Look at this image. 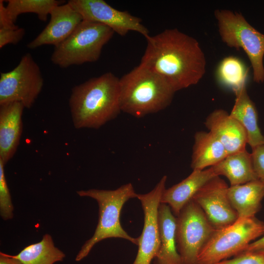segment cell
<instances>
[{
  "label": "cell",
  "instance_id": "1",
  "mask_svg": "<svg viewBox=\"0 0 264 264\" xmlns=\"http://www.w3.org/2000/svg\"><path fill=\"white\" fill-rule=\"evenodd\" d=\"M140 64L164 78L176 91L197 84L206 72L204 53L198 42L176 28L146 38Z\"/></svg>",
  "mask_w": 264,
  "mask_h": 264
},
{
  "label": "cell",
  "instance_id": "2",
  "mask_svg": "<svg viewBox=\"0 0 264 264\" xmlns=\"http://www.w3.org/2000/svg\"><path fill=\"white\" fill-rule=\"evenodd\" d=\"M68 105L76 129L100 128L121 111L119 79L108 72L76 85Z\"/></svg>",
  "mask_w": 264,
  "mask_h": 264
},
{
  "label": "cell",
  "instance_id": "3",
  "mask_svg": "<svg viewBox=\"0 0 264 264\" xmlns=\"http://www.w3.org/2000/svg\"><path fill=\"white\" fill-rule=\"evenodd\" d=\"M176 92L164 78L139 64L119 79L121 110L137 118L160 111Z\"/></svg>",
  "mask_w": 264,
  "mask_h": 264
},
{
  "label": "cell",
  "instance_id": "4",
  "mask_svg": "<svg viewBox=\"0 0 264 264\" xmlns=\"http://www.w3.org/2000/svg\"><path fill=\"white\" fill-rule=\"evenodd\" d=\"M80 197H88L96 200L99 206V220L93 236L82 246L75 260L80 261L86 257L94 245L108 238L125 239L138 245V238L129 235L122 228L120 214L124 204L130 199L137 198V194L132 183L123 185L113 190L91 189L77 191Z\"/></svg>",
  "mask_w": 264,
  "mask_h": 264
},
{
  "label": "cell",
  "instance_id": "5",
  "mask_svg": "<svg viewBox=\"0 0 264 264\" xmlns=\"http://www.w3.org/2000/svg\"><path fill=\"white\" fill-rule=\"evenodd\" d=\"M114 33L102 23L83 20L66 40L54 47L51 61L61 68L96 62Z\"/></svg>",
  "mask_w": 264,
  "mask_h": 264
},
{
  "label": "cell",
  "instance_id": "6",
  "mask_svg": "<svg viewBox=\"0 0 264 264\" xmlns=\"http://www.w3.org/2000/svg\"><path fill=\"white\" fill-rule=\"evenodd\" d=\"M221 41L228 46L242 49L253 70L254 82H264V34L253 27L239 13L227 9L214 12Z\"/></svg>",
  "mask_w": 264,
  "mask_h": 264
},
{
  "label": "cell",
  "instance_id": "7",
  "mask_svg": "<svg viewBox=\"0 0 264 264\" xmlns=\"http://www.w3.org/2000/svg\"><path fill=\"white\" fill-rule=\"evenodd\" d=\"M264 235V222L255 217L238 218L232 224L216 230L200 251L198 264H215L244 251Z\"/></svg>",
  "mask_w": 264,
  "mask_h": 264
},
{
  "label": "cell",
  "instance_id": "8",
  "mask_svg": "<svg viewBox=\"0 0 264 264\" xmlns=\"http://www.w3.org/2000/svg\"><path fill=\"white\" fill-rule=\"evenodd\" d=\"M216 229L199 206L191 199L176 217L177 249L183 264H198L203 247Z\"/></svg>",
  "mask_w": 264,
  "mask_h": 264
},
{
  "label": "cell",
  "instance_id": "9",
  "mask_svg": "<svg viewBox=\"0 0 264 264\" xmlns=\"http://www.w3.org/2000/svg\"><path fill=\"white\" fill-rule=\"evenodd\" d=\"M44 79L38 65L26 53L12 70L1 72L0 105L19 102L30 109L41 93Z\"/></svg>",
  "mask_w": 264,
  "mask_h": 264
},
{
  "label": "cell",
  "instance_id": "10",
  "mask_svg": "<svg viewBox=\"0 0 264 264\" xmlns=\"http://www.w3.org/2000/svg\"><path fill=\"white\" fill-rule=\"evenodd\" d=\"M167 177L164 176L148 193L137 194L144 213V225L139 239L138 252L132 264H151L160 244L158 212Z\"/></svg>",
  "mask_w": 264,
  "mask_h": 264
},
{
  "label": "cell",
  "instance_id": "11",
  "mask_svg": "<svg viewBox=\"0 0 264 264\" xmlns=\"http://www.w3.org/2000/svg\"><path fill=\"white\" fill-rule=\"evenodd\" d=\"M67 3L82 15L84 20L102 23L121 36L131 31L145 38L149 36V31L140 18L127 11L115 9L104 0H69Z\"/></svg>",
  "mask_w": 264,
  "mask_h": 264
},
{
  "label": "cell",
  "instance_id": "12",
  "mask_svg": "<svg viewBox=\"0 0 264 264\" xmlns=\"http://www.w3.org/2000/svg\"><path fill=\"white\" fill-rule=\"evenodd\" d=\"M228 187L223 179L217 176L204 185L192 198L216 230L224 228L238 219L228 197Z\"/></svg>",
  "mask_w": 264,
  "mask_h": 264
},
{
  "label": "cell",
  "instance_id": "13",
  "mask_svg": "<svg viewBox=\"0 0 264 264\" xmlns=\"http://www.w3.org/2000/svg\"><path fill=\"white\" fill-rule=\"evenodd\" d=\"M50 20L44 30L27 46L33 49L44 45L55 47L66 40L84 20L82 15L67 2L54 7Z\"/></svg>",
  "mask_w": 264,
  "mask_h": 264
},
{
  "label": "cell",
  "instance_id": "14",
  "mask_svg": "<svg viewBox=\"0 0 264 264\" xmlns=\"http://www.w3.org/2000/svg\"><path fill=\"white\" fill-rule=\"evenodd\" d=\"M204 124L223 145L228 155L246 149L247 138L244 129L226 111L215 110L207 117Z\"/></svg>",
  "mask_w": 264,
  "mask_h": 264
},
{
  "label": "cell",
  "instance_id": "15",
  "mask_svg": "<svg viewBox=\"0 0 264 264\" xmlns=\"http://www.w3.org/2000/svg\"><path fill=\"white\" fill-rule=\"evenodd\" d=\"M24 108L19 102L0 105V160L5 165L14 155L20 143Z\"/></svg>",
  "mask_w": 264,
  "mask_h": 264
},
{
  "label": "cell",
  "instance_id": "16",
  "mask_svg": "<svg viewBox=\"0 0 264 264\" xmlns=\"http://www.w3.org/2000/svg\"><path fill=\"white\" fill-rule=\"evenodd\" d=\"M217 176L212 167L200 170H194L181 181L165 189L161 203L169 205L173 214L176 217L199 190Z\"/></svg>",
  "mask_w": 264,
  "mask_h": 264
},
{
  "label": "cell",
  "instance_id": "17",
  "mask_svg": "<svg viewBox=\"0 0 264 264\" xmlns=\"http://www.w3.org/2000/svg\"><path fill=\"white\" fill-rule=\"evenodd\" d=\"M160 244L154 264H183L176 242V217L169 205L160 203L158 212Z\"/></svg>",
  "mask_w": 264,
  "mask_h": 264
},
{
  "label": "cell",
  "instance_id": "18",
  "mask_svg": "<svg viewBox=\"0 0 264 264\" xmlns=\"http://www.w3.org/2000/svg\"><path fill=\"white\" fill-rule=\"evenodd\" d=\"M236 99L230 115L244 129L247 144L251 149L264 144V135L258 124V115L255 104L244 87L236 92Z\"/></svg>",
  "mask_w": 264,
  "mask_h": 264
},
{
  "label": "cell",
  "instance_id": "19",
  "mask_svg": "<svg viewBox=\"0 0 264 264\" xmlns=\"http://www.w3.org/2000/svg\"><path fill=\"white\" fill-rule=\"evenodd\" d=\"M229 200L238 218L255 217L262 206L264 198V182L259 179L235 186L227 191Z\"/></svg>",
  "mask_w": 264,
  "mask_h": 264
},
{
  "label": "cell",
  "instance_id": "20",
  "mask_svg": "<svg viewBox=\"0 0 264 264\" xmlns=\"http://www.w3.org/2000/svg\"><path fill=\"white\" fill-rule=\"evenodd\" d=\"M227 155L223 145L210 132H196L191 163L193 170H203L213 166Z\"/></svg>",
  "mask_w": 264,
  "mask_h": 264
},
{
  "label": "cell",
  "instance_id": "21",
  "mask_svg": "<svg viewBox=\"0 0 264 264\" xmlns=\"http://www.w3.org/2000/svg\"><path fill=\"white\" fill-rule=\"evenodd\" d=\"M212 167L217 176H223L228 179L230 186L258 179L253 168L251 154L246 149L228 154Z\"/></svg>",
  "mask_w": 264,
  "mask_h": 264
},
{
  "label": "cell",
  "instance_id": "22",
  "mask_svg": "<svg viewBox=\"0 0 264 264\" xmlns=\"http://www.w3.org/2000/svg\"><path fill=\"white\" fill-rule=\"evenodd\" d=\"M12 256L22 264H54L62 261L65 254L55 246L51 235L46 234L41 241L27 245Z\"/></svg>",
  "mask_w": 264,
  "mask_h": 264
},
{
  "label": "cell",
  "instance_id": "23",
  "mask_svg": "<svg viewBox=\"0 0 264 264\" xmlns=\"http://www.w3.org/2000/svg\"><path fill=\"white\" fill-rule=\"evenodd\" d=\"M248 74V69L241 59L229 56L220 62L216 76L220 84L231 89L235 93L246 87Z\"/></svg>",
  "mask_w": 264,
  "mask_h": 264
},
{
  "label": "cell",
  "instance_id": "24",
  "mask_svg": "<svg viewBox=\"0 0 264 264\" xmlns=\"http://www.w3.org/2000/svg\"><path fill=\"white\" fill-rule=\"evenodd\" d=\"M6 1L7 13L14 23L20 15L26 13H35L40 20L46 22L52 9L65 2L64 0H8Z\"/></svg>",
  "mask_w": 264,
  "mask_h": 264
},
{
  "label": "cell",
  "instance_id": "25",
  "mask_svg": "<svg viewBox=\"0 0 264 264\" xmlns=\"http://www.w3.org/2000/svg\"><path fill=\"white\" fill-rule=\"evenodd\" d=\"M4 165L0 160V214L4 220L13 217L14 207L4 174Z\"/></svg>",
  "mask_w": 264,
  "mask_h": 264
},
{
  "label": "cell",
  "instance_id": "26",
  "mask_svg": "<svg viewBox=\"0 0 264 264\" xmlns=\"http://www.w3.org/2000/svg\"><path fill=\"white\" fill-rule=\"evenodd\" d=\"M215 264H264V253L243 251Z\"/></svg>",
  "mask_w": 264,
  "mask_h": 264
},
{
  "label": "cell",
  "instance_id": "27",
  "mask_svg": "<svg viewBox=\"0 0 264 264\" xmlns=\"http://www.w3.org/2000/svg\"><path fill=\"white\" fill-rule=\"evenodd\" d=\"M25 30L19 27L15 28H0V48L7 44H16L25 35Z\"/></svg>",
  "mask_w": 264,
  "mask_h": 264
},
{
  "label": "cell",
  "instance_id": "28",
  "mask_svg": "<svg viewBox=\"0 0 264 264\" xmlns=\"http://www.w3.org/2000/svg\"><path fill=\"white\" fill-rule=\"evenodd\" d=\"M253 168L258 179L264 182V144L252 149Z\"/></svg>",
  "mask_w": 264,
  "mask_h": 264
},
{
  "label": "cell",
  "instance_id": "29",
  "mask_svg": "<svg viewBox=\"0 0 264 264\" xmlns=\"http://www.w3.org/2000/svg\"><path fill=\"white\" fill-rule=\"evenodd\" d=\"M19 27L10 18L4 0H0V28H15Z\"/></svg>",
  "mask_w": 264,
  "mask_h": 264
},
{
  "label": "cell",
  "instance_id": "30",
  "mask_svg": "<svg viewBox=\"0 0 264 264\" xmlns=\"http://www.w3.org/2000/svg\"><path fill=\"white\" fill-rule=\"evenodd\" d=\"M244 251L264 253V235L250 243Z\"/></svg>",
  "mask_w": 264,
  "mask_h": 264
},
{
  "label": "cell",
  "instance_id": "31",
  "mask_svg": "<svg viewBox=\"0 0 264 264\" xmlns=\"http://www.w3.org/2000/svg\"><path fill=\"white\" fill-rule=\"evenodd\" d=\"M0 264H22L18 260L13 258L12 255L0 253Z\"/></svg>",
  "mask_w": 264,
  "mask_h": 264
}]
</instances>
